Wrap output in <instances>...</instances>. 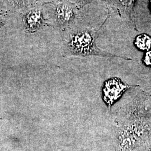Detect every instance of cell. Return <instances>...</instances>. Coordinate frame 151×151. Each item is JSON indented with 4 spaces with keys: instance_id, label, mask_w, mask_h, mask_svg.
<instances>
[{
    "instance_id": "obj_3",
    "label": "cell",
    "mask_w": 151,
    "mask_h": 151,
    "mask_svg": "<svg viewBox=\"0 0 151 151\" xmlns=\"http://www.w3.org/2000/svg\"><path fill=\"white\" fill-rule=\"evenodd\" d=\"M44 6H39L21 14L22 27L25 32L34 34L51 26Z\"/></svg>"
},
{
    "instance_id": "obj_10",
    "label": "cell",
    "mask_w": 151,
    "mask_h": 151,
    "mask_svg": "<svg viewBox=\"0 0 151 151\" xmlns=\"http://www.w3.org/2000/svg\"><path fill=\"white\" fill-rule=\"evenodd\" d=\"M143 60L147 65L151 66V50H150L146 52Z\"/></svg>"
},
{
    "instance_id": "obj_5",
    "label": "cell",
    "mask_w": 151,
    "mask_h": 151,
    "mask_svg": "<svg viewBox=\"0 0 151 151\" xmlns=\"http://www.w3.org/2000/svg\"><path fill=\"white\" fill-rule=\"evenodd\" d=\"M119 15L124 17L136 27L134 7L137 0H103Z\"/></svg>"
},
{
    "instance_id": "obj_11",
    "label": "cell",
    "mask_w": 151,
    "mask_h": 151,
    "mask_svg": "<svg viewBox=\"0 0 151 151\" xmlns=\"http://www.w3.org/2000/svg\"><path fill=\"white\" fill-rule=\"evenodd\" d=\"M4 26H5V25H1V24H0V33H1V32H2V29H3V27H4Z\"/></svg>"
},
{
    "instance_id": "obj_8",
    "label": "cell",
    "mask_w": 151,
    "mask_h": 151,
    "mask_svg": "<svg viewBox=\"0 0 151 151\" xmlns=\"http://www.w3.org/2000/svg\"><path fill=\"white\" fill-rule=\"evenodd\" d=\"M10 14L5 6L0 1V24L5 25L6 22V17Z\"/></svg>"
},
{
    "instance_id": "obj_7",
    "label": "cell",
    "mask_w": 151,
    "mask_h": 151,
    "mask_svg": "<svg viewBox=\"0 0 151 151\" xmlns=\"http://www.w3.org/2000/svg\"><path fill=\"white\" fill-rule=\"evenodd\" d=\"M134 43L137 48L147 52L151 48V38L146 34H140L135 38Z\"/></svg>"
},
{
    "instance_id": "obj_6",
    "label": "cell",
    "mask_w": 151,
    "mask_h": 151,
    "mask_svg": "<svg viewBox=\"0 0 151 151\" xmlns=\"http://www.w3.org/2000/svg\"><path fill=\"white\" fill-rule=\"evenodd\" d=\"M10 14H22L39 6L45 5L53 0H0Z\"/></svg>"
},
{
    "instance_id": "obj_4",
    "label": "cell",
    "mask_w": 151,
    "mask_h": 151,
    "mask_svg": "<svg viewBox=\"0 0 151 151\" xmlns=\"http://www.w3.org/2000/svg\"><path fill=\"white\" fill-rule=\"evenodd\" d=\"M137 86H138L128 85L118 77L110 78L105 81L103 85V100L108 107L110 108L125 92L129 88Z\"/></svg>"
},
{
    "instance_id": "obj_12",
    "label": "cell",
    "mask_w": 151,
    "mask_h": 151,
    "mask_svg": "<svg viewBox=\"0 0 151 151\" xmlns=\"http://www.w3.org/2000/svg\"></svg>"
},
{
    "instance_id": "obj_2",
    "label": "cell",
    "mask_w": 151,
    "mask_h": 151,
    "mask_svg": "<svg viewBox=\"0 0 151 151\" xmlns=\"http://www.w3.org/2000/svg\"><path fill=\"white\" fill-rule=\"evenodd\" d=\"M48 11L49 22L60 30L65 32L75 27L79 17V7L70 0H53Z\"/></svg>"
},
{
    "instance_id": "obj_9",
    "label": "cell",
    "mask_w": 151,
    "mask_h": 151,
    "mask_svg": "<svg viewBox=\"0 0 151 151\" xmlns=\"http://www.w3.org/2000/svg\"><path fill=\"white\" fill-rule=\"evenodd\" d=\"M95 0H75L76 5L78 6L79 8H82L87 5L93 2Z\"/></svg>"
},
{
    "instance_id": "obj_1",
    "label": "cell",
    "mask_w": 151,
    "mask_h": 151,
    "mask_svg": "<svg viewBox=\"0 0 151 151\" xmlns=\"http://www.w3.org/2000/svg\"><path fill=\"white\" fill-rule=\"evenodd\" d=\"M99 30L76 25L63 32L67 33L63 40V56L64 57L98 56L104 58H119L127 60H132L128 57L111 54L99 48L96 44Z\"/></svg>"
}]
</instances>
